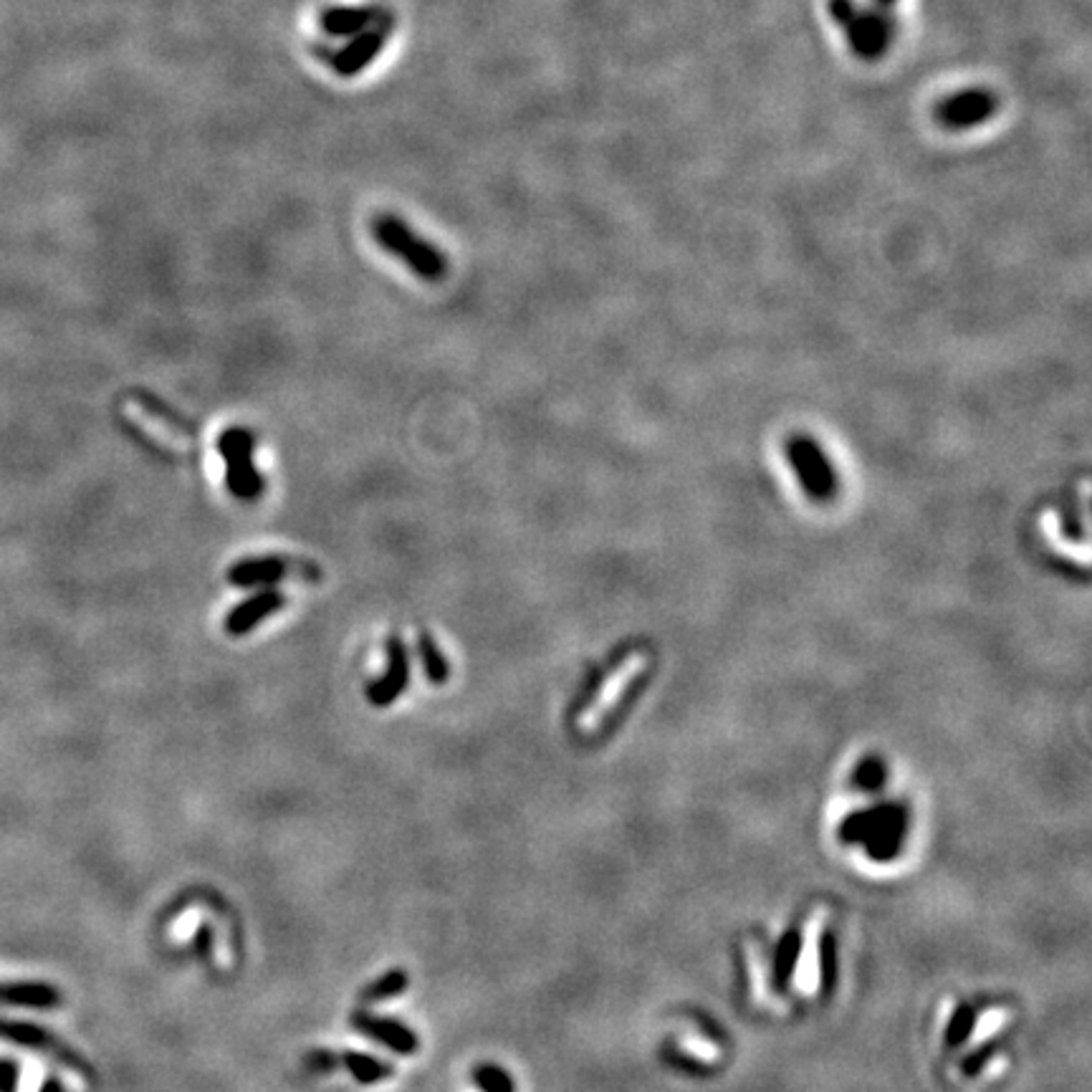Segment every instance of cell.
Wrapping results in <instances>:
<instances>
[{
    "instance_id": "obj_1",
    "label": "cell",
    "mask_w": 1092,
    "mask_h": 1092,
    "mask_svg": "<svg viewBox=\"0 0 1092 1092\" xmlns=\"http://www.w3.org/2000/svg\"><path fill=\"white\" fill-rule=\"evenodd\" d=\"M377 243L393 256H398L412 274L425 281H440L448 271V263L438 249L415 235L400 218L395 215H377L372 226Z\"/></svg>"
},
{
    "instance_id": "obj_2",
    "label": "cell",
    "mask_w": 1092,
    "mask_h": 1092,
    "mask_svg": "<svg viewBox=\"0 0 1092 1092\" xmlns=\"http://www.w3.org/2000/svg\"><path fill=\"white\" fill-rule=\"evenodd\" d=\"M256 438L251 430L231 428L218 438V453L226 461V486L235 498L251 501L263 491V476L253 463Z\"/></svg>"
},
{
    "instance_id": "obj_3",
    "label": "cell",
    "mask_w": 1092,
    "mask_h": 1092,
    "mask_svg": "<svg viewBox=\"0 0 1092 1092\" xmlns=\"http://www.w3.org/2000/svg\"><path fill=\"white\" fill-rule=\"evenodd\" d=\"M648 658L642 653H632L623 663L617 665L609 676L602 681L600 691L592 695L587 709L579 714V731L582 734H595L600 731L602 723L607 721V716L617 709L620 700L625 698L630 691L632 683L645 672Z\"/></svg>"
},
{
    "instance_id": "obj_4",
    "label": "cell",
    "mask_w": 1092,
    "mask_h": 1092,
    "mask_svg": "<svg viewBox=\"0 0 1092 1092\" xmlns=\"http://www.w3.org/2000/svg\"><path fill=\"white\" fill-rule=\"evenodd\" d=\"M827 921H830V908L825 906L814 908L804 921L802 946H799L795 976H792V986L804 999H814L822 988V936Z\"/></svg>"
},
{
    "instance_id": "obj_5",
    "label": "cell",
    "mask_w": 1092,
    "mask_h": 1092,
    "mask_svg": "<svg viewBox=\"0 0 1092 1092\" xmlns=\"http://www.w3.org/2000/svg\"><path fill=\"white\" fill-rule=\"evenodd\" d=\"M830 13L862 59H878L888 49V28L878 16L862 13L853 0H830Z\"/></svg>"
},
{
    "instance_id": "obj_6",
    "label": "cell",
    "mask_w": 1092,
    "mask_h": 1092,
    "mask_svg": "<svg viewBox=\"0 0 1092 1092\" xmlns=\"http://www.w3.org/2000/svg\"><path fill=\"white\" fill-rule=\"evenodd\" d=\"M997 107L999 102L992 91L967 89L941 102L939 109H936V117H939L941 124L951 126V130H967V126H976L992 117Z\"/></svg>"
},
{
    "instance_id": "obj_7",
    "label": "cell",
    "mask_w": 1092,
    "mask_h": 1092,
    "mask_svg": "<svg viewBox=\"0 0 1092 1092\" xmlns=\"http://www.w3.org/2000/svg\"><path fill=\"white\" fill-rule=\"evenodd\" d=\"M309 569L298 565L294 559H286V556H251V559L235 562L228 572V579L235 587H274L281 579L291 577V574H307Z\"/></svg>"
},
{
    "instance_id": "obj_8",
    "label": "cell",
    "mask_w": 1092,
    "mask_h": 1092,
    "mask_svg": "<svg viewBox=\"0 0 1092 1092\" xmlns=\"http://www.w3.org/2000/svg\"><path fill=\"white\" fill-rule=\"evenodd\" d=\"M407 683H410V655H407L405 642L398 635H393L387 640V670L377 681L370 683L367 698L377 709H387L390 703H395L405 693Z\"/></svg>"
},
{
    "instance_id": "obj_9",
    "label": "cell",
    "mask_w": 1092,
    "mask_h": 1092,
    "mask_svg": "<svg viewBox=\"0 0 1092 1092\" xmlns=\"http://www.w3.org/2000/svg\"><path fill=\"white\" fill-rule=\"evenodd\" d=\"M352 1027L360 1034H365V1037L375 1039V1042L382 1044V1047L393 1050L395 1055L410 1057V1055H415L418 1047H421L415 1032H412L410 1027L400 1025L398 1019L375 1016V1014H370V1011L357 1009L352 1014Z\"/></svg>"
},
{
    "instance_id": "obj_10",
    "label": "cell",
    "mask_w": 1092,
    "mask_h": 1092,
    "mask_svg": "<svg viewBox=\"0 0 1092 1092\" xmlns=\"http://www.w3.org/2000/svg\"><path fill=\"white\" fill-rule=\"evenodd\" d=\"M286 605V597L281 595L279 590H263L258 592V595L249 597L246 602H240V605H235L231 612H228L226 617V630L231 632V635H249V632L256 628L258 623H263V620H268L271 614L279 612L281 607Z\"/></svg>"
},
{
    "instance_id": "obj_11",
    "label": "cell",
    "mask_w": 1092,
    "mask_h": 1092,
    "mask_svg": "<svg viewBox=\"0 0 1092 1092\" xmlns=\"http://www.w3.org/2000/svg\"><path fill=\"white\" fill-rule=\"evenodd\" d=\"M137 410H140V415H145L160 433H165V438H193V428H190L185 421H180V415H175L170 407H165V402L149 398V395H137Z\"/></svg>"
},
{
    "instance_id": "obj_12",
    "label": "cell",
    "mask_w": 1092,
    "mask_h": 1092,
    "mask_svg": "<svg viewBox=\"0 0 1092 1092\" xmlns=\"http://www.w3.org/2000/svg\"><path fill=\"white\" fill-rule=\"evenodd\" d=\"M382 41H384L382 31H372V33H365V36H360L357 41L349 44L347 49L337 56V61H335L337 71L344 74V77H352V74L362 71L367 63L375 59L377 51L382 49Z\"/></svg>"
},
{
    "instance_id": "obj_13",
    "label": "cell",
    "mask_w": 1092,
    "mask_h": 1092,
    "mask_svg": "<svg viewBox=\"0 0 1092 1092\" xmlns=\"http://www.w3.org/2000/svg\"><path fill=\"white\" fill-rule=\"evenodd\" d=\"M342 1065L347 1067V1072L357 1080L360 1085H375L387 1080L393 1074V1067L387 1062L377 1060V1057L365 1055V1052L349 1050L342 1055Z\"/></svg>"
},
{
    "instance_id": "obj_14",
    "label": "cell",
    "mask_w": 1092,
    "mask_h": 1092,
    "mask_svg": "<svg viewBox=\"0 0 1092 1092\" xmlns=\"http://www.w3.org/2000/svg\"><path fill=\"white\" fill-rule=\"evenodd\" d=\"M418 653H421L423 670L428 681L435 683V686H442L451 678V663H448V658L442 655L438 642L433 640L428 630L418 632Z\"/></svg>"
},
{
    "instance_id": "obj_15",
    "label": "cell",
    "mask_w": 1092,
    "mask_h": 1092,
    "mask_svg": "<svg viewBox=\"0 0 1092 1092\" xmlns=\"http://www.w3.org/2000/svg\"><path fill=\"white\" fill-rule=\"evenodd\" d=\"M407 986H410V976H407V971L393 969L384 976H379V979L372 981L370 986L362 988L360 1002H365V1004L387 1002V999H395V997H400V994H405Z\"/></svg>"
},
{
    "instance_id": "obj_16",
    "label": "cell",
    "mask_w": 1092,
    "mask_h": 1092,
    "mask_svg": "<svg viewBox=\"0 0 1092 1092\" xmlns=\"http://www.w3.org/2000/svg\"><path fill=\"white\" fill-rule=\"evenodd\" d=\"M375 16V8H332L329 13H324V19H321V26L329 33H335V36H344V33L357 31V28L370 23Z\"/></svg>"
},
{
    "instance_id": "obj_17",
    "label": "cell",
    "mask_w": 1092,
    "mask_h": 1092,
    "mask_svg": "<svg viewBox=\"0 0 1092 1092\" xmlns=\"http://www.w3.org/2000/svg\"><path fill=\"white\" fill-rule=\"evenodd\" d=\"M1009 1022H1011V1011H1009V1009H1004V1007L986 1009L984 1014L979 1016V1022H976L974 1034H971V1039H969L967 1047H969V1050L981 1047V1044L988 1042V1039L997 1037V1034L1002 1032L1004 1027L1009 1025Z\"/></svg>"
},
{
    "instance_id": "obj_18",
    "label": "cell",
    "mask_w": 1092,
    "mask_h": 1092,
    "mask_svg": "<svg viewBox=\"0 0 1092 1092\" xmlns=\"http://www.w3.org/2000/svg\"><path fill=\"white\" fill-rule=\"evenodd\" d=\"M473 1080L481 1092H514V1083L501 1067L496 1065H479L473 1070Z\"/></svg>"
},
{
    "instance_id": "obj_19",
    "label": "cell",
    "mask_w": 1092,
    "mask_h": 1092,
    "mask_svg": "<svg viewBox=\"0 0 1092 1092\" xmlns=\"http://www.w3.org/2000/svg\"><path fill=\"white\" fill-rule=\"evenodd\" d=\"M681 1050L686 1052V1055L695 1057V1060H700V1062H716L718 1060L716 1044L709 1042V1039L695 1037V1034H686V1037L681 1039Z\"/></svg>"
},
{
    "instance_id": "obj_20",
    "label": "cell",
    "mask_w": 1092,
    "mask_h": 1092,
    "mask_svg": "<svg viewBox=\"0 0 1092 1092\" xmlns=\"http://www.w3.org/2000/svg\"><path fill=\"white\" fill-rule=\"evenodd\" d=\"M339 1065H342V1057H337L335 1052H329V1050H314L312 1055L307 1057L309 1072H316V1074L337 1070Z\"/></svg>"
},
{
    "instance_id": "obj_21",
    "label": "cell",
    "mask_w": 1092,
    "mask_h": 1092,
    "mask_svg": "<svg viewBox=\"0 0 1092 1092\" xmlns=\"http://www.w3.org/2000/svg\"><path fill=\"white\" fill-rule=\"evenodd\" d=\"M210 946H212V930L208 928V925H203V928L198 930V939H195V948H198L200 956H210Z\"/></svg>"
},
{
    "instance_id": "obj_22",
    "label": "cell",
    "mask_w": 1092,
    "mask_h": 1092,
    "mask_svg": "<svg viewBox=\"0 0 1092 1092\" xmlns=\"http://www.w3.org/2000/svg\"><path fill=\"white\" fill-rule=\"evenodd\" d=\"M881 3H885V5H893V3H895V0H881Z\"/></svg>"
}]
</instances>
